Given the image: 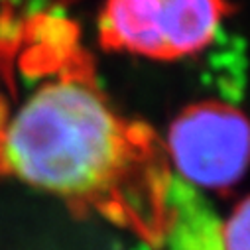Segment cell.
Masks as SVG:
<instances>
[{
    "mask_svg": "<svg viewBox=\"0 0 250 250\" xmlns=\"http://www.w3.org/2000/svg\"><path fill=\"white\" fill-rule=\"evenodd\" d=\"M154 156L148 132L77 73L38 83L0 114V171L103 213L134 215L132 187L152 181Z\"/></svg>",
    "mask_w": 250,
    "mask_h": 250,
    "instance_id": "cell-1",
    "label": "cell"
},
{
    "mask_svg": "<svg viewBox=\"0 0 250 250\" xmlns=\"http://www.w3.org/2000/svg\"><path fill=\"white\" fill-rule=\"evenodd\" d=\"M227 12L225 0H104L101 36L120 51L177 59L205 49Z\"/></svg>",
    "mask_w": 250,
    "mask_h": 250,
    "instance_id": "cell-2",
    "label": "cell"
},
{
    "mask_svg": "<svg viewBox=\"0 0 250 250\" xmlns=\"http://www.w3.org/2000/svg\"><path fill=\"white\" fill-rule=\"evenodd\" d=\"M167 156L203 189L232 187L250 166V120L229 104H195L171 122Z\"/></svg>",
    "mask_w": 250,
    "mask_h": 250,
    "instance_id": "cell-3",
    "label": "cell"
},
{
    "mask_svg": "<svg viewBox=\"0 0 250 250\" xmlns=\"http://www.w3.org/2000/svg\"><path fill=\"white\" fill-rule=\"evenodd\" d=\"M225 250H250V197L242 199L223 229Z\"/></svg>",
    "mask_w": 250,
    "mask_h": 250,
    "instance_id": "cell-4",
    "label": "cell"
}]
</instances>
